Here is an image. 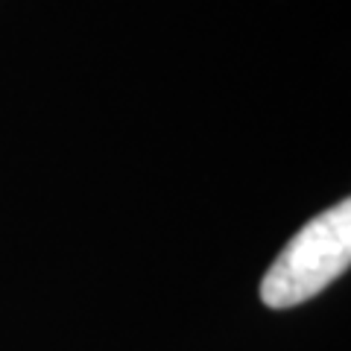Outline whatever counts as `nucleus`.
<instances>
[{
  "label": "nucleus",
  "mask_w": 351,
  "mask_h": 351,
  "mask_svg": "<svg viewBox=\"0 0 351 351\" xmlns=\"http://www.w3.org/2000/svg\"><path fill=\"white\" fill-rule=\"evenodd\" d=\"M351 263V202L343 199L311 223L281 249L261 281V299L272 311L304 304L334 284Z\"/></svg>",
  "instance_id": "1"
}]
</instances>
